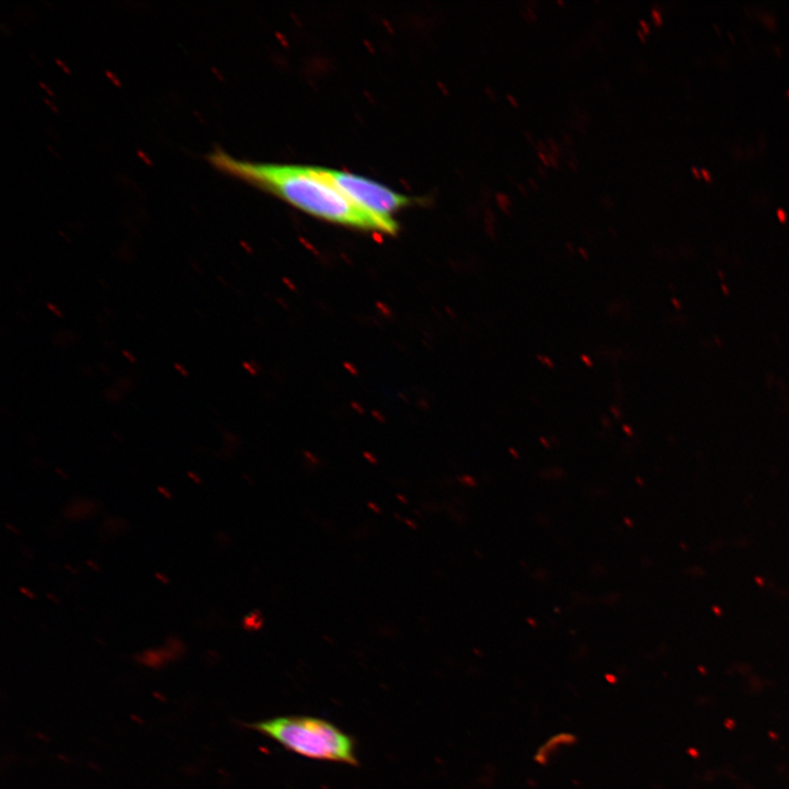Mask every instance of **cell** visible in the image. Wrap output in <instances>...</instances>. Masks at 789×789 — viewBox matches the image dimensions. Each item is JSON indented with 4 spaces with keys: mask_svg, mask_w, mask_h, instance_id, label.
<instances>
[{
    "mask_svg": "<svg viewBox=\"0 0 789 789\" xmlns=\"http://www.w3.org/2000/svg\"><path fill=\"white\" fill-rule=\"evenodd\" d=\"M206 160L222 173L273 193L318 218L363 230L395 235L398 224L377 218L359 208L319 178L312 167L260 163L239 160L220 148Z\"/></svg>",
    "mask_w": 789,
    "mask_h": 789,
    "instance_id": "cell-1",
    "label": "cell"
},
{
    "mask_svg": "<svg viewBox=\"0 0 789 789\" xmlns=\"http://www.w3.org/2000/svg\"><path fill=\"white\" fill-rule=\"evenodd\" d=\"M249 727L301 756L357 765L353 740L323 719L287 716L259 721Z\"/></svg>",
    "mask_w": 789,
    "mask_h": 789,
    "instance_id": "cell-2",
    "label": "cell"
},
{
    "mask_svg": "<svg viewBox=\"0 0 789 789\" xmlns=\"http://www.w3.org/2000/svg\"><path fill=\"white\" fill-rule=\"evenodd\" d=\"M312 169L350 202L382 220L395 222L393 214L412 203L410 197L364 176L321 167Z\"/></svg>",
    "mask_w": 789,
    "mask_h": 789,
    "instance_id": "cell-3",
    "label": "cell"
}]
</instances>
